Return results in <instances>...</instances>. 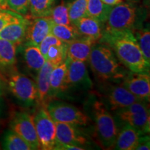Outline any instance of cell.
I'll list each match as a JSON object with an SVG mask.
<instances>
[{
	"label": "cell",
	"instance_id": "cell-1",
	"mask_svg": "<svg viewBox=\"0 0 150 150\" xmlns=\"http://www.w3.org/2000/svg\"><path fill=\"white\" fill-rule=\"evenodd\" d=\"M98 42L108 45L122 64L130 72L149 73L150 65L144 59L132 31H104L102 37Z\"/></svg>",
	"mask_w": 150,
	"mask_h": 150
},
{
	"label": "cell",
	"instance_id": "cell-2",
	"mask_svg": "<svg viewBox=\"0 0 150 150\" xmlns=\"http://www.w3.org/2000/svg\"><path fill=\"white\" fill-rule=\"evenodd\" d=\"M88 61L95 76L102 81L123 80L129 73L112 49L104 42L93 45Z\"/></svg>",
	"mask_w": 150,
	"mask_h": 150
},
{
	"label": "cell",
	"instance_id": "cell-3",
	"mask_svg": "<svg viewBox=\"0 0 150 150\" xmlns=\"http://www.w3.org/2000/svg\"><path fill=\"white\" fill-rule=\"evenodd\" d=\"M144 16V11L136 4L122 1L112 6L104 24V31L134 32L142 22Z\"/></svg>",
	"mask_w": 150,
	"mask_h": 150
},
{
	"label": "cell",
	"instance_id": "cell-4",
	"mask_svg": "<svg viewBox=\"0 0 150 150\" xmlns=\"http://www.w3.org/2000/svg\"><path fill=\"white\" fill-rule=\"evenodd\" d=\"M93 111L96 132L102 145L106 149L114 147L118 133L114 117L100 101L94 102Z\"/></svg>",
	"mask_w": 150,
	"mask_h": 150
},
{
	"label": "cell",
	"instance_id": "cell-5",
	"mask_svg": "<svg viewBox=\"0 0 150 150\" xmlns=\"http://www.w3.org/2000/svg\"><path fill=\"white\" fill-rule=\"evenodd\" d=\"M45 107L54 122H63L74 126H86L90 122L87 115L77 107L60 101H50Z\"/></svg>",
	"mask_w": 150,
	"mask_h": 150
},
{
	"label": "cell",
	"instance_id": "cell-6",
	"mask_svg": "<svg viewBox=\"0 0 150 150\" xmlns=\"http://www.w3.org/2000/svg\"><path fill=\"white\" fill-rule=\"evenodd\" d=\"M32 117L40 149H54L56 145V125L46 108L42 106Z\"/></svg>",
	"mask_w": 150,
	"mask_h": 150
},
{
	"label": "cell",
	"instance_id": "cell-7",
	"mask_svg": "<svg viewBox=\"0 0 150 150\" xmlns=\"http://www.w3.org/2000/svg\"><path fill=\"white\" fill-rule=\"evenodd\" d=\"M117 115L122 121L135 127L141 135L149 133V110L145 102L138 101L128 107L118 110Z\"/></svg>",
	"mask_w": 150,
	"mask_h": 150
},
{
	"label": "cell",
	"instance_id": "cell-8",
	"mask_svg": "<svg viewBox=\"0 0 150 150\" xmlns=\"http://www.w3.org/2000/svg\"><path fill=\"white\" fill-rule=\"evenodd\" d=\"M9 89L19 101L31 105L38 99L35 82L20 72H13L8 79Z\"/></svg>",
	"mask_w": 150,
	"mask_h": 150
},
{
	"label": "cell",
	"instance_id": "cell-9",
	"mask_svg": "<svg viewBox=\"0 0 150 150\" xmlns=\"http://www.w3.org/2000/svg\"><path fill=\"white\" fill-rule=\"evenodd\" d=\"M11 130L22 137L33 149H40L32 115L27 112H17L13 116Z\"/></svg>",
	"mask_w": 150,
	"mask_h": 150
},
{
	"label": "cell",
	"instance_id": "cell-10",
	"mask_svg": "<svg viewBox=\"0 0 150 150\" xmlns=\"http://www.w3.org/2000/svg\"><path fill=\"white\" fill-rule=\"evenodd\" d=\"M122 84L142 102H149L150 99L149 73H137L129 71Z\"/></svg>",
	"mask_w": 150,
	"mask_h": 150
},
{
	"label": "cell",
	"instance_id": "cell-11",
	"mask_svg": "<svg viewBox=\"0 0 150 150\" xmlns=\"http://www.w3.org/2000/svg\"><path fill=\"white\" fill-rule=\"evenodd\" d=\"M54 22L50 17L34 18L29 21L25 35V44L38 47L47 35L51 33Z\"/></svg>",
	"mask_w": 150,
	"mask_h": 150
},
{
	"label": "cell",
	"instance_id": "cell-12",
	"mask_svg": "<svg viewBox=\"0 0 150 150\" xmlns=\"http://www.w3.org/2000/svg\"><path fill=\"white\" fill-rule=\"evenodd\" d=\"M67 67L66 74V88L70 86L91 87L93 85L86 62L72 61L67 58Z\"/></svg>",
	"mask_w": 150,
	"mask_h": 150
},
{
	"label": "cell",
	"instance_id": "cell-13",
	"mask_svg": "<svg viewBox=\"0 0 150 150\" xmlns=\"http://www.w3.org/2000/svg\"><path fill=\"white\" fill-rule=\"evenodd\" d=\"M56 142L82 146L88 142L87 138L76 126L63 122H55Z\"/></svg>",
	"mask_w": 150,
	"mask_h": 150
},
{
	"label": "cell",
	"instance_id": "cell-14",
	"mask_svg": "<svg viewBox=\"0 0 150 150\" xmlns=\"http://www.w3.org/2000/svg\"><path fill=\"white\" fill-rule=\"evenodd\" d=\"M107 99L112 110L123 109L135 102L140 101L122 84L112 86L108 93Z\"/></svg>",
	"mask_w": 150,
	"mask_h": 150
},
{
	"label": "cell",
	"instance_id": "cell-15",
	"mask_svg": "<svg viewBox=\"0 0 150 150\" xmlns=\"http://www.w3.org/2000/svg\"><path fill=\"white\" fill-rule=\"evenodd\" d=\"M95 42L90 38H79L67 45V58L72 61H88L92 47Z\"/></svg>",
	"mask_w": 150,
	"mask_h": 150
},
{
	"label": "cell",
	"instance_id": "cell-16",
	"mask_svg": "<svg viewBox=\"0 0 150 150\" xmlns=\"http://www.w3.org/2000/svg\"><path fill=\"white\" fill-rule=\"evenodd\" d=\"M72 25L76 27L81 36L90 38L95 42L100 40L104 33V24L89 16L81 18Z\"/></svg>",
	"mask_w": 150,
	"mask_h": 150
},
{
	"label": "cell",
	"instance_id": "cell-17",
	"mask_svg": "<svg viewBox=\"0 0 150 150\" xmlns=\"http://www.w3.org/2000/svg\"><path fill=\"white\" fill-rule=\"evenodd\" d=\"M54 65L48 61H45L40 70L36 75V83L38 99V102L40 103L42 106H45L50 102V74Z\"/></svg>",
	"mask_w": 150,
	"mask_h": 150
},
{
	"label": "cell",
	"instance_id": "cell-18",
	"mask_svg": "<svg viewBox=\"0 0 150 150\" xmlns=\"http://www.w3.org/2000/svg\"><path fill=\"white\" fill-rule=\"evenodd\" d=\"M140 136L139 131L128 123L117 133L115 143V149L118 150H134L138 145Z\"/></svg>",
	"mask_w": 150,
	"mask_h": 150
},
{
	"label": "cell",
	"instance_id": "cell-19",
	"mask_svg": "<svg viewBox=\"0 0 150 150\" xmlns=\"http://www.w3.org/2000/svg\"><path fill=\"white\" fill-rule=\"evenodd\" d=\"M29 22V19L25 18L23 21L8 24L0 31V38L10 41L16 46L19 45L25 40Z\"/></svg>",
	"mask_w": 150,
	"mask_h": 150
},
{
	"label": "cell",
	"instance_id": "cell-20",
	"mask_svg": "<svg viewBox=\"0 0 150 150\" xmlns=\"http://www.w3.org/2000/svg\"><path fill=\"white\" fill-rule=\"evenodd\" d=\"M67 67V59L63 63L54 67L50 74V98L59 95L66 90V74Z\"/></svg>",
	"mask_w": 150,
	"mask_h": 150
},
{
	"label": "cell",
	"instance_id": "cell-21",
	"mask_svg": "<svg viewBox=\"0 0 150 150\" xmlns=\"http://www.w3.org/2000/svg\"><path fill=\"white\" fill-rule=\"evenodd\" d=\"M23 55L27 68L37 74L46 61L40 49L37 46L25 44Z\"/></svg>",
	"mask_w": 150,
	"mask_h": 150
},
{
	"label": "cell",
	"instance_id": "cell-22",
	"mask_svg": "<svg viewBox=\"0 0 150 150\" xmlns=\"http://www.w3.org/2000/svg\"><path fill=\"white\" fill-rule=\"evenodd\" d=\"M111 8V6L106 4L102 0H88L87 16L96 19L104 24Z\"/></svg>",
	"mask_w": 150,
	"mask_h": 150
},
{
	"label": "cell",
	"instance_id": "cell-23",
	"mask_svg": "<svg viewBox=\"0 0 150 150\" xmlns=\"http://www.w3.org/2000/svg\"><path fill=\"white\" fill-rule=\"evenodd\" d=\"M58 0H29V13L31 18L50 16Z\"/></svg>",
	"mask_w": 150,
	"mask_h": 150
},
{
	"label": "cell",
	"instance_id": "cell-24",
	"mask_svg": "<svg viewBox=\"0 0 150 150\" xmlns=\"http://www.w3.org/2000/svg\"><path fill=\"white\" fill-rule=\"evenodd\" d=\"M51 33L59 38L62 42L69 43L72 42L79 38L81 37L76 27L72 24L63 25V24H53L51 30Z\"/></svg>",
	"mask_w": 150,
	"mask_h": 150
},
{
	"label": "cell",
	"instance_id": "cell-25",
	"mask_svg": "<svg viewBox=\"0 0 150 150\" xmlns=\"http://www.w3.org/2000/svg\"><path fill=\"white\" fill-rule=\"evenodd\" d=\"M16 63V45L0 38V66L10 67Z\"/></svg>",
	"mask_w": 150,
	"mask_h": 150
},
{
	"label": "cell",
	"instance_id": "cell-26",
	"mask_svg": "<svg viewBox=\"0 0 150 150\" xmlns=\"http://www.w3.org/2000/svg\"><path fill=\"white\" fill-rule=\"evenodd\" d=\"M67 43L61 42L52 45L49 47L45 59L54 67L63 63L67 59Z\"/></svg>",
	"mask_w": 150,
	"mask_h": 150
},
{
	"label": "cell",
	"instance_id": "cell-27",
	"mask_svg": "<svg viewBox=\"0 0 150 150\" xmlns=\"http://www.w3.org/2000/svg\"><path fill=\"white\" fill-rule=\"evenodd\" d=\"M2 147L7 150H32L31 146L13 131H6L3 138Z\"/></svg>",
	"mask_w": 150,
	"mask_h": 150
},
{
	"label": "cell",
	"instance_id": "cell-28",
	"mask_svg": "<svg viewBox=\"0 0 150 150\" xmlns=\"http://www.w3.org/2000/svg\"><path fill=\"white\" fill-rule=\"evenodd\" d=\"M88 0H75L67 3V12L71 24H74L81 18L87 16Z\"/></svg>",
	"mask_w": 150,
	"mask_h": 150
},
{
	"label": "cell",
	"instance_id": "cell-29",
	"mask_svg": "<svg viewBox=\"0 0 150 150\" xmlns=\"http://www.w3.org/2000/svg\"><path fill=\"white\" fill-rule=\"evenodd\" d=\"M144 59L150 65V32L149 29H142L134 33Z\"/></svg>",
	"mask_w": 150,
	"mask_h": 150
},
{
	"label": "cell",
	"instance_id": "cell-30",
	"mask_svg": "<svg viewBox=\"0 0 150 150\" xmlns=\"http://www.w3.org/2000/svg\"><path fill=\"white\" fill-rule=\"evenodd\" d=\"M49 17L51 18L54 24H63V25L71 24L68 17L67 4L65 2L56 5L52 10L51 13Z\"/></svg>",
	"mask_w": 150,
	"mask_h": 150
},
{
	"label": "cell",
	"instance_id": "cell-31",
	"mask_svg": "<svg viewBox=\"0 0 150 150\" xmlns=\"http://www.w3.org/2000/svg\"><path fill=\"white\" fill-rule=\"evenodd\" d=\"M25 18L8 9H0V31L12 23L23 21Z\"/></svg>",
	"mask_w": 150,
	"mask_h": 150
},
{
	"label": "cell",
	"instance_id": "cell-32",
	"mask_svg": "<svg viewBox=\"0 0 150 150\" xmlns=\"http://www.w3.org/2000/svg\"><path fill=\"white\" fill-rule=\"evenodd\" d=\"M7 9L21 15L29 13V0H7Z\"/></svg>",
	"mask_w": 150,
	"mask_h": 150
},
{
	"label": "cell",
	"instance_id": "cell-33",
	"mask_svg": "<svg viewBox=\"0 0 150 150\" xmlns=\"http://www.w3.org/2000/svg\"><path fill=\"white\" fill-rule=\"evenodd\" d=\"M136 150H149L150 149L149 136L147 134L142 135L139 138L138 145L136 148Z\"/></svg>",
	"mask_w": 150,
	"mask_h": 150
},
{
	"label": "cell",
	"instance_id": "cell-34",
	"mask_svg": "<svg viewBox=\"0 0 150 150\" xmlns=\"http://www.w3.org/2000/svg\"><path fill=\"white\" fill-rule=\"evenodd\" d=\"M54 150H83L85 148L82 147L81 146L69 145V144H63L56 142L55 147L54 148Z\"/></svg>",
	"mask_w": 150,
	"mask_h": 150
},
{
	"label": "cell",
	"instance_id": "cell-35",
	"mask_svg": "<svg viewBox=\"0 0 150 150\" xmlns=\"http://www.w3.org/2000/svg\"><path fill=\"white\" fill-rule=\"evenodd\" d=\"M102 1L104 3L106 4L112 6H115L116 4H117L123 1V0H102Z\"/></svg>",
	"mask_w": 150,
	"mask_h": 150
},
{
	"label": "cell",
	"instance_id": "cell-36",
	"mask_svg": "<svg viewBox=\"0 0 150 150\" xmlns=\"http://www.w3.org/2000/svg\"><path fill=\"white\" fill-rule=\"evenodd\" d=\"M0 8L7 9V0H0Z\"/></svg>",
	"mask_w": 150,
	"mask_h": 150
},
{
	"label": "cell",
	"instance_id": "cell-37",
	"mask_svg": "<svg viewBox=\"0 0 150 150\" xmlns=\"http://www.w3.org/2000/svg\"><path fill=\"white\" fill-rule=\"evenodd\" d=\"M75 1V0H63V2L67 4V3L72 2V1Z\"/></svg>",
	"mask_w": 150,
	"mask_h": 150
},
{
	"label": "cell",
	"instance_id": "cell-38",
	"mask_svg": "<svg viewBox=\"0 0 150 150\" xmlns=\"http://www.w3.org/2000/svg\"><path fill=\"white\" fill-rule=\"evenodd\" d=\"M2 93V91H1V79H0V95Z\"/></svg>",
	"mask_w": 150,
	"mask_h": 150
},
{
	"label": "cell",
	"instance_id": "cell-39",
	"mask_svg": "<svg viewBox=\"0 0 150 150\" xmlns=\"http://www.w3.org/2000/svg\"><path fill=\"white\" fill-rule=\"evenodd\" d=\"M0 9H3V8H0Z\"/></svg>",
	"mask_w": 150,
	"mask_h": 150
}]
</instances>
